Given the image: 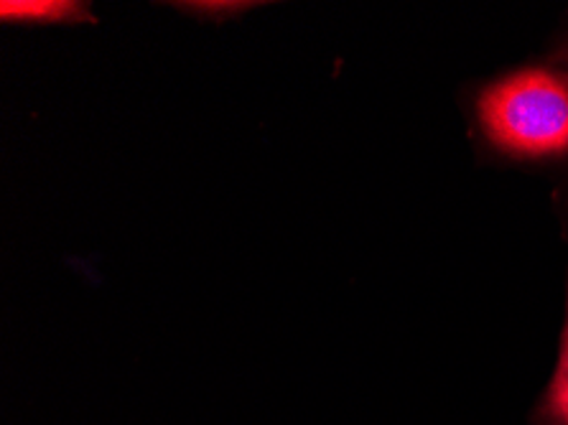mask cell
<instances>
[{
  "label": "cell",
  "instance_id": "1",
  "mask_svg": "<svg viewBox=\"0 0 568 425\" xmlns=\"http://www.w3.org/2000/svg\"><path fill=\"white\" fill-rule=\"evenodd\" d=\"M479 118L489 141L515 155L568 149V87L544 69H525L489 87Z\"/></svg>",
  "mask_w": 568,
  "mask_h": 425
},
{
  "label": "cell",
  "instance_id": "2",
  "mask_svg": "<svg viewBox=\"0 0 568 425\" xmlns=\"http://www.w3.org/2000/svg\"><path fill=\"white\" fill-rule=\"evenodd\" d=\"M538 415L546 425H568V316L561 340V357H558L556 375L550 380Z\"/></svg>",
  "mask_w": 568,
  "mask_h": 425
},
{
  "label": "cell",
  "instance_id": "3",
  "mask_svg": "<svg viewBox=\"0 0 568 425\" xmlns=\"http://www.w3.org/2000/svg\"><path fill=\"white\" fill-rule=\"evenodd\" d=\"M84 6L77 3H51V0H39V3H0V13L6 21H69L80 16Z\"/></svg>",
  "mask_w": 568,
  "mask_h": 425
}]
</instances>
